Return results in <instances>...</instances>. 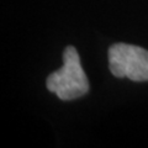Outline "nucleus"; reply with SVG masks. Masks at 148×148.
Masks as SVG:
<instances>
[{
  "mask_svg": "<svg viewBox=\"0 0 148 148\" xmlns=\"http://www.w3.org/2000/svg\"><path fill=\"white\" fill-rule=\"evenodd\" d=\"M46 85L61 100H73L85 95L89 90V82L80 64L78 51L68 46L63 52V67L51 73Z\"/></svg>",
  "mask_w": 148,
  "mask_h": 148,
  "instance_id": "nucleus-1",
  "label": "nucleus"
},
{
  "mask_svg": "<svg viewBox=\"0 0 148 148\" xmlns=\"http://www.w3.org/2000/svg\"><path fill=\"white\" fill-rule=\"evenodd\" d=\"M109 68L117 78L133 82L148 80V51L138 46L115 43L109 48Z\"/></svg>",
  "mask_w": 148,
  "mask_h": 148,
  "instance_id": "nucleus-2",
  "label": "nucleus"
}]
</instances>
